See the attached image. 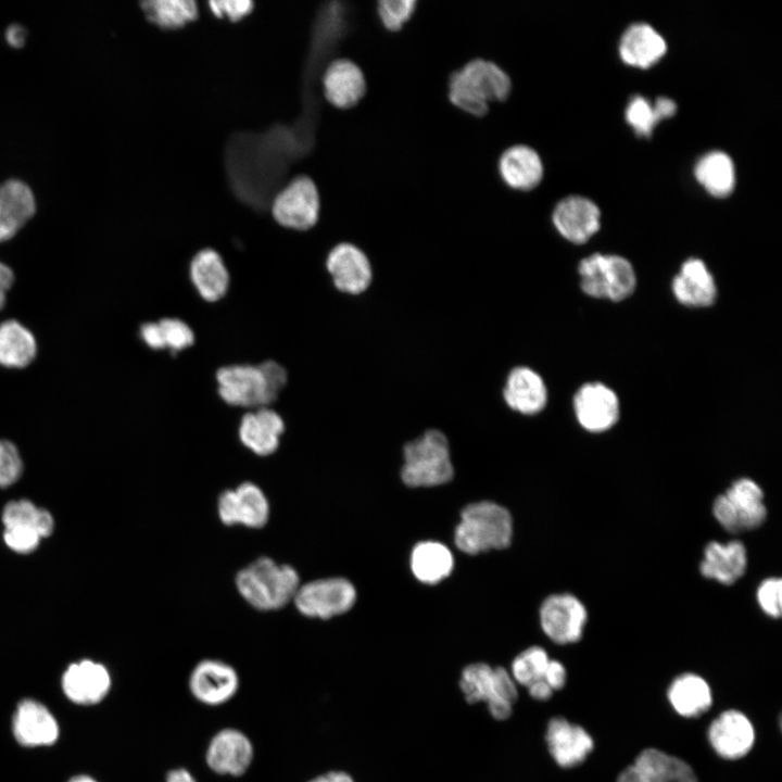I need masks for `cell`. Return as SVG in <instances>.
Instances as JSON below:
<instances>
[{"label": "cell", "instance_id": "6da1fadb", "mask_svg": "<svg viewBox=\"0 0 782 782\" xmlns=\"http://www.w3.org/2000/svg\"><path fill=\"white\" fill-rule=\"evenodd\" d=\"M510 89L509 76L499 65L474 59L450 75L447 98L457 110L481 117L490 103L506 100Z\"/></svg>", "mask_w": 782, "mask_h": 782}, {"label": "cell", "instance_id": "7a4b0ae2", "mask_svg": "<svg viewBox=\"0 0 782 782\" xmlns=\"http://www.w3.org/2000/svg\"><path fill=\"white\" fill-rule=\"evenodd\" d=\"M300 584V575L294 567L268 556L257 557L235 577L238 593L261 611L278 610L293 602Z\"/></svg>", "mask_w": 782, "mask_h": 782}, {"label": "cell", "instance_id": "3957f363", "mask_svg": "<svg viewBox=\"0 0 782 782\" xmlns=\"http://www.w3.org/2000/svg\"><path fill=\"white\" fill-rule=\"evenodd\" d=\"M401 477L408 487H434L453 478L452 445L438 428H428L402 445Z\"/></svg>", "mask_w": 782, "mask_h": 782}, {"label": "cell", "instance_id": "277c9868", "mask_svg": "<svg viewBox=\"0 0 782 782\" xmlns=\"http://www.w3.org/2000/svg\"><path fill=\"white\" fill-rule=\"evenodd\" d=\"M513 537V520L503 506L482 501L467 505L454 531L458 550L475 555L509 545Z\"/></svg>", "mask_w": 782, "mask_h": 782}, {"label": "cell", "instance_id": "5b68a950", "mask_svg": "<svg viewBox=\"0 0 782 782\" xmlns=\"http://www.w3.org/2000/svg\"><path fill=\"white\" fill-rule=\"evenodd\" d=\"M577 272L580 289L592 298L619 302L636 287L632 264L617 254L593 253L580 260Z\"/></svg>", "mask_w": 782, "mask_h": 782}, {"label": "cell", "instance_id": "8992f818", "mask_svg": "<svg viewBox=\"0 0 782 782\" xmlns=\"http://www.w3.org/2000/svg\"><path fill=\"white\" fill-rule=\"evenodd\" d=\"M712 515L731 533L756 529L767 517L765 493L753 479L740 478L715 499Z\"/></svg>", "mask_w": 782, "mask_h": 782}, {"label": "cell", "instance_id": "52a82bcc", "mask_svg": "<svg viewBox=\"0 0 782 782\" xmlns=\"http://www.w3.org/2000/svg\"><path fill=\"white\" fill-rule=\"evenodd\" d=\"M356 601V590L342 577L320 578L301 583L293 604L307 618L330 619L350 610Z\"/></svg>", "mask_w": 782, "mask_h": 782}, {"label": "cell", "instance_id": "ba28073f", "mask_svg": "<svg viewBox=\"0 0 782 782\" xmlns=\"http://www.w3.org/2000/svg\"><path fill=\"white\" fill-rule=\"evenodd\" d=\"M320 201L315 184L306 176L292 178L273 199L270 215L282 228L307 231L318 222Z\"/></svg>", "mask_w": 782, "mask_h": 782}, {"label": "cell", "instance_id": "9c48e42d", "mask_svg": "<svg viewBox=\"0 0 782 782\" xmlns=\"http://www.w3.org/2000/svg\"><path fill=\"white\" fill-rule=\"evenodd\" d=\"M217 393L229 406L252 408L269 406L277 401L258 365L231 364L215 373Z\"/></svg>", "mask_w": 782, "mask_h": 782}, {"label": "cell", "instance_id": "30bf717a", "mask_svg": "<svg viewBox=\"0 0 782 782\" xmlns=\"http://www.w3.org/2000/svg\"><path fill=\"white\" fill-rule=\"evenodd\" d=\"M324 269L332 289L351 298L366 293L374 279L368 255L351 242L335 244L325 256Z\"/></svg>", "mask_w": 782, "mask_h": 782}, {"label": "cell", "instance_id": "8fae6325", "mask_svg": "<svg viewBox=\"0 0 782 782\" xmlns=\"http://www.w3.org/2000/svg\"><path fill=\"white\" fill-rule=\"evenodd\" d=\"M501 398L512 413L533 418L547 408L551 394L546 380L537 369L528 365H517L507 371Z\"/></svg>", "mask_w": 782, "mask_h": 782}, {"label": "cell", "instance_id": "7c38bea8", "mask_svg": "<svg viewBox=\"0 0 782 782\" xmlns=\"http://www.w3.org/2000/svg\"><path fill=\"white\" fill-rule=\"evenodd\" d=\"M588 620L583 603L569 593L552 594L540 607V625L554 643L566 645L581 640Z\"/></svg>", "mask_w": 782, "mask_h": 782}, {"label": "cell", "instance_id": "4fadbf2b", "mask_svg": "<svg viewBox=\"0 0 782 782\" xmlns=\"http://www.w3.org/2000/svg\"><path fill=\"white\" fill-rule=\"evenodd\" d=\"M269 514L266 494L251 481L226 489L217 497V515L225 526L260 529L268 522Z\"/></svg>", "mask_w": 782, "mask_h": 782}, {"label": "cell", "instance_id": "5bb4252c", "mask_svg": "<svg viewBox=\"0 0 782 782\" xmlns=\"http://www.w3.org/2000/svg\"><path fill=\"white\" fill-rule=\"evenodd\" d=\"M572 408L578 424L592 433L609 430L620 415L619 399L615 391L597 381L586 382L577 389L572 396Z\"/></svg>", "mask_w": 782, "mask_h": 782}, {"label": "cell", "instance_id": "9a60e30c", "mask_svg": "<svg viewBox=\"0 0 782 782\" xmlns=\"http://www.w3.org/2000/svg\"><path fill=\"white\" fill-rule=\"evenodd\" d=\"M707 740L719 757L737 760L752 751L756 733L752 721L744 712L727 709L710 722Z\"/></svg>", "mask_w": 782, "mask_h": 782}, {"label": "cell", "instance_id": "2e32d148", "mask_svg": "<svg viewBox=\"0 0 782 782\" xmlns=\"http://www.w3.org/2000/svg\"><path fill=\"white\" fill-rule=\"evenodd\" d=\"M544 739L551 757L564 769L583 764L594 748L591 734L562 716L548 720Z\"/></svg>", "mask_w": 782, "mask_h": 782}, {"label": "cell", "instance_id": "e0dca14e", "mask_svg": "<svg viewBox=\"0 0 782 782\" xmlns=\"http://www.w3.org/2000/svg\"><path fill=\"white\" fill-rule=\"evenodd\" d=\"M239 689L236 669L219 659H203L192 669L189 690L192 696L207 706H219L229 702Z\"/></svg>", "mask_w": 782, "mask_h": 782}, {"label": "cell", "instance_id": "ac0fdd59", "mask_svg": "<svg viewBox=\"0 0 782 782\" xmlns=\"http://www.w3.org/2000/svg\"><path fill=\"white\" fill-rule=\"evenodd\" d=\"M551 223L562 238L582 244L600 229L601 211L592 200L572 194L555 204Z\"/></svg>", "mask_w": 782, "mask_h": 782}, {"label": "cell", "instance_id": "d6986e66", "mask_svg": "<svg viewBox=\"0 0 782 782\" xmlns=\"http://www.w3.org/2000/svg\"><path fill=\"white\" fill-rule=\"evenodd\" d=\"M254 748L250 739L240 730L225 728L210 741L205 761L207 767L220 775L241 777L250 768Z\"/></svg>", "mask_w": 782, "mask_h": 782}, {"label": "cell", "instance_id": "ffe728a7", "mask_svg": "<svg viewBox=\"0 0 782 782\" xmlns=\"http://www.w3.org/2000/svg\"><path fill=\"white\" fill-rule=\"evenodd\" d=\"M325 100L337 109L356 105L366 92V80L362 70L351 60H331L320 77Z\"/></svg>", "mask_w": 782, "mask_h": 782}, {"label": "cell", "instance_id": "44dd1931", "mask_svg": "<svg viewBox=\"0 0 782 782\" xmlns=\"http://www.w3.org/2000/svg\"><path fill=\"white\" fill-rule=\"evenodd\" d=\"M282 417L269 406L244 413L239 421L238 438L242 445L258 456L275 453L285 433Z\"/></svg>", "mask_w": 782, "mask_h": 782}, {"label": "cell", "instance_id": "7402d4cb", "mask_svg": "<svg viewBox=\"0 0 782 782\" xmlns=\"http://www.w3.org/2000/svg\"><path fill=\"white\" fill-rule=\"evenodd\" d=\"M497 173L508 188L529 192L540 186L544 178L541 155L526 144H514L504 150L497 160Z\"/></svg>", "mask_w": 782, "mask_h": 782}, {"label": "cell", "instance_id": "603a6c76", "mask_svg": "<svg viewBox=\"0 0 782 782\" xmlns=\"http://www.w3.org/2000/svg\"><path fill=\"white\" fill-rule=\"evenodd\" d=\"M189 278L200 298L216 303L225 298L230 276L220 253L212 247L198 250L189 262Z\"/></svg>", "mask_w": 782, "mask_h": 782}, {"label": "cell", "instance_id": "cb8c5ba5", "mask_svg": "<svg viewBox=\"0 0 782 782\" xmlns=\"http://www.w3.org/2000/svg\"><path fill=\"white\" fill-rule=\"evenodd\" d=\"M671 291L676 300L689 307H707L717 299L714 275L704 261L686 258L672 278Z\"/></svg>", "mask_w": 782, "mask_h": 782}, {"label": "cell", "instance_id": "d4e9b609", "mask_svg": "<svg viewBox=\"0 0 782 782\" xmlns=\"http://www.w3.org/2000/svg\"><path fill=\"white\" fill-rule=\"evenodd\" d=\"M747 568V551L739 540L721 543L709 542L699 564L703 577L721 584H733L742 578Z\"/></svg>", "mask_w": 782, "mask_h": 782}, {"label": "cell", "instance_id": "484cf974", "mask_svg": "<svg viewBox=\"0 0 782 782\" xmlns=\"http://www.w3.org/2000/svg\"><path fill=\"white\" fill-rule=\"evenodd\" d=\"M62 686L72 702L96 704L108 694L111 678L103 665L86 659L68 666L63 674Z\"/></svg>", "mask_w": 782, "mask_h": 782}, {"label": "cell", "instance_id": "4316f807", "mask_svg": "<svg viewBox=\"0 0 782 782\" xmlns=\"http://www.w3.org/2000/svg\"><path fill=\"white\" fill-rule=\"evenodd\" d=\"M13 733L24 746H41L54 743L59 727L51 712L34 699L22 701L13 718Z\"/></svg>", "mask_w": 782, "mask_h": 782}, {"label": "cell", "instance_id": "83f0119b", "mask_svg": "<svg viewBox=\"0 0 782 782\" xmlns=\"http://www.w3.org/2000/svg\"><path fill=\"white\" fill-rule=\"evenodd\" d=\"M667 698L672 709L683 718H697L712 705L710 685L693 672L676 677L668 686Z\"/></svg>", "mask_w": 782, "mask_h": 782}, {"label": "cell", "instance_id": "f1b7e54d", "mask_svg": "<svg viewBox=\"0 0 782 782\" xmlns=\"http://www.w3.org/2000/svg\"><path fill=\"white\" fill-rule=\"evenodd\" d=\"M663 36L649 24L640 22L630 25L619 42L621 59L633 66L648 67L666 52Z\"/></svg>", "mask_w": 782, "mask_h": 782}, {"label": "cell", "instance_id": "f546056e", "mask_svg": "<svg viewBox=\"0 0 782 782\" xmlns=\"http://www.w3.org/2000/svg\"><path fill=\"white\" fill-rule=\"evenodd\" d=\"M453 567L452 552L440 542L422 541L416 544L412 551L411 568L420 582L438 583L450 576Z\"/></svg>", "mask_w": 782, "mask_h": 782}, {"label": "cell", "instance_id": "4dcf8cb0", "mask_svg": "<svg viewBox=\"0 0 782 782\" xmlns=\"http://www.w3.org/2000/svg\"><path fill=\"white\" fill-rule=\"evenodd\" d=\"M37 342L34 335L17 320L0 324V365L24 368L35 358Z\"/></svg>", "mask_w": 782, "mask_h": 782}, {"label": "cell", "instance_id": "1f68e13d", "mask_svg": "<svg viewBox=\"0 0 782 782\" xmlns=\"http://www.w3.org/2000/svg\"><path fill=\"white\" fill-rule=\"evenodd\" d=\"M694 174L697 181L715 197L728 195L735 184L732 159L719 150L705 153L697 161Z\"/></svg>", "mask_w": 782, "mask_h": 782}, {"label": "cell", "instance_id": "d6a6232c", "mask_svg": "<svg viewBox=\"0 0 782 782\" xmlns=\"http://www.w3.org/2000/svg\"><path fill=\"white\" fill-rule=\"evenodd\" d=\"M139 8L146 21L163 30L179 29L199 14L198 0H144Z\"/></svg>", "mask_w": 782, "mask_h": 782}, {"label": "cell", "instance_id": "836d02e7", "mask_svg": "<svg viewBox=\"0 0 782 782\" xmlns=\"http://www.w3.org/2000/svg\"><path fill=\"white\" fill-rule=\"evenodd\" d=\"M2 522L4 527L33 530L41 538L49 537L54 527L52 515L28 500L9 502L2 512Z\"/></svg>", "mask_w": 782, "mask_h": 782}, {"label": "cell", "instance_id": "e575fe53", "mask_svg": "<svg viewBox=\"0 0 782 782\" xmlns=\"http://www.w3.org/2000/svg\"><path fill=\"white\" fill-rule=\"evenodd\" d=\"M518 698V685L509 671L504 667H494V679L491 693L485 702L491 717L503 721L508 719Z\"/></svg>", "mask_w": 782, "mask_h": 782}, {"label": "cell", "instance_id": "d590c367", "mask_svg": "<svg viewBox=\"0 0 782 782\" xmlns=\"http://www.w3.org/2000/svg\"><path fill=\"white\" fill-rule=\"evenodd\" d=\"M494 667L477 661L467 665L461 672L459 689L468 704L485 703L492 690Z\"/></svg>", "mask_w": 782, "mask_h": 782}, {"label": "cell", "instance_id": "8d00e7d4", "mask_svg": "<svg viewBox=\"0 0 782 782\" xmlns=\"http://www.w3.org/2000/svg\"><path fill=\"white\" fill-rule=\"evenodd\" d=\"M550 659L543 647L530 646L513 659L508 671L517 685L527 688L534 681L543 679Z\"/></svg>", "mask_w": 782, "mask_h": 782}, {"label": "cell", "instance_id": "74e56055", "mask_svg": "<svg viewBox=\"0 0 782 782\" xmlns=\"http://www.w3.org/2000/svg\"><path fill=\"white\" fill-rule=\"evenodd\" d=\"M0 201L25 225L36 213V199L30 187L16 178L0 185Z\"/></svg>", "mask_w": 782, "mask_h": 782}, {"label": "cell", "instance_id": "f35d334b", "mask_svg": "<svg viewBox=\"0 0 782 782\" xmlns=\"http://www.w3.org/2000/svg\"><path fill=\"white\" fill-rule=\"evenodd\" d=\"M416 4L417 0H376V13L382 27L395 33L412 18Z\"/></svg>", "mask_w": 782, "mask_h": 782}, {"label": "cell", "instance_id": "ab89813d", "mask_svg": "<svg viewBox=\"0 0 782 782\" xmlns=\"http://www.w3.org/2000/svg\"><path fill=\"white\" fill-rule=\"evenodd\" d=\"M163 337L165 350L174 355L177 352L191 348L195 337L191 327L177 317H163L157 320Z\"/></svg>", "mask_w": 782, "mask_h": 782}, {"label": "cell", "instance_id": "60d3db41", "mask_svg": "<svg viewBox=\"0 0 782 782\" xmlns=\"http://www.w3.org/2000/svg\"><path fill=\"white\" fill-rule=\"evenodd\" d=\"M626 119L639 135L649 136L660 117L654 104L645 97L635 94L627 105Z\"/></svg>", "mask_w": 782, "mask_h": 782}, {"label": "cell", "instance_id": "b9f144b4", "mask_svg": "<svg viewBox=\"0 0 782 782\" xmlns=\"http://www.w3.org/2000/svg\"><path fill=\"white\" fill-rule=\"evenodd\" d=\"M756 600L760 609L771 618H779L782 613V581L777 577L766 578L756 591Z\"/></svg>", "mask_w": 782, "mask_h": 782}, {"label": "cell", "instance_id": "7bdbcfd3", "mask_svg": "<svg viewBox=\"0 0 782 782\" xmlns=\"http://www.w3.org/2000/svg\"><path fill=\"white\" fill-rule=\"evenodd\" d=\"M23 471L17 447L10 441L0 440V488L16 482Z\"/></svg>", "mask_w": 782, "mask_h": 782}, {"label": "cell", "instance_id": "ee69618b", "mask_svg": "<svg viewBox=\"0 0 782 782\" xmlns=\"http://www.w3.org/2000/svg\"><path fill=\"white\" fill-rule=\"evenodd\" d=\"M206 3L214 16L231 23L244 18L254 7V0H207Z\"/></svg>", "mask_w": 782, "mask_h": 782}, {"label": "cell", "instance_id": "f6af8a7d", "mask_svg": "<svg viewBox=\"0 0 782 782\" xmlns=\"http://www.w3.org/2000/svg\"><path fill=\"white\" fill-rule=\"evenodd\" d=\"M617 782H668L667 778L649 762L635 758L617 777Z\"/></svg>", "mask_w": 782, "mask_h": 782}, {"label": "cell", "instance_id": "bcb514c9", "mask_svg": "<svg viewBox=\"0 0 782 782\" xmlns=\"http://www.w3.org/2000/svg\"><path fill=\"white\" fill-rule=\"evenodd\" d=\"M42 538L35 531L21 527H4L3 540L16 553L27 554L37 548Z\"/></svg>", "mask_w": 782, "mask_h": 782}, {"label": "cell", "instance_id": "7dc6e473", "mask_svg": "<svg viewBox=\"0 0 782 782\" xmlns=\"http://www.w3.org/2000/svg\"><path fill=\"white\" fill-rule=\"evenodd\" d=\"M263 373L272 394L278 400L288 383L287 369L274 360H265L257 364Z\"/></svg>", "mask_w": 782, "mask_h": 782}, {"label": "cell", "instance_id": "c3c4849f", "mask_svg": "<svg viewBox=\"0 0 782 782\" xmlns=\"http://www.w3.org/2000/svg\"><path fill=\"white\" fill-rule=\"evenodd\" d=\"M24 225L0 201V243L13 238Z\"/></svg>", "mask_w": 782, "mask_h": 782}, {"label": "cell", "instance_id": "681fc988", "mask_svg": "<svg viewBox=\"0 0 782 782\" xmlns=\"http://www.w3.org/2000/svg\"><path fill=\"white\" fill-rule=\"evenodd\" d=\"M543 680L554 692L562 690L567 680V670L565 666L559 660L551 658L545 669Z\"/></svg>", "mask_w": 782, "mask_h": 782}, {"label": "cell", "instance_id": "f907efd6", "mask_svg": "<svg viewBox=\"0 0 782 782\" xmlns=\"http://www.w3.org/2000/svg\"><path fill=\"white\" fill-rule=\"evenodd\" d=\"M139 336L143 343L151 350H165L163 337L157 321L143 323L140 326Z\"/></svg>", "mask_w": 782, "mask_h": 782}, {"label": "cell", "instance_id": "816d5d0a", "mask_svg": "<svg viewBox=\"0 0 782 782\" xmlns=\"http://www.w3.org/2000/svg\"><path fill=\"white\" fill-rule=\"evenodd\" d=\"M7 43L12 48H22L27 38L26 29L20 24H11L7 27L4 33Z\"/></svg>", "mask_w": 782, "mask_h": 782}, {"label": "cell", "instance_id": "f5cc1de1", "mask_svg": "<svg viewBox=\"0 0 782 782\" xmlns=\"http://www.w3.org/2000/svg\"><path fill=\"white\" fill-rule=\"evenodd\" d=\"M526 689H527L529 696L538 702H546L554 694V691L550 688V685L543 679L534 681L533 683L529 684Z\"/></svg>", "mask_w": 782, "mask_h": 782}, {"label": "cell", "instance_id": "db71d44e", "mask_svg": "<svg viewBox=\"0 0 782 782\" xmlns=\"http://www.w3.org/2000/svg\"><path fill=\"white\" fill-rule=\"evenodd\" d=\"M14 282L13 270L4 263L0 262V310L4 306L7 293Z\"/></svg>", "mask_w": 782, "mask_h": 782}, {"label": "cell", "instance_id": "11a10c76", "mask_svg": "<svg viewBox=\"0 0 782 782\" xmlns=\"http://www.w3.org/2000/svg\"><path fill=\"white\" fill-rule=\"evenodd\" d=\"M654 106H655L660 119L671 116L677 110L676 102L672 99L664 97V96L658 97L655 100Z\"/></svg>", "mask_w": 782, "mask_h": 782}, {"label": "cell", "instance_id": "9f6ffc18", "mask_svg": "<svg viewBox=\"0 0 782 782\" xmlns=\"http://www.w3.org/2000/svg\"><path fill=\"white\" fill-rule=\"evenodd\" d=\"M165 782H197V780L189 770L175 768L166 773Z\"/></svg>", "mask_w": 782, "mask_h": 782}, {"label": "cell", "instance_id": "6f0895ef", "mask_svg": "<svg viewBox=\"0 0 782 782\" xmlns=\"http://www.w3.org/2000/svg\"><path fill=\"white\" fill-rule=\"evenodd\" d=\"M70 782H97V781H94L93 779H91L90 777H87V775H77V777L73 778L72 780H70Z\"/></svg>", "mask_w": 782, "mask_h": 782}, {"label": "cell", "instance_id": "680465c9", "mask_svg": "<svg viewBox=\"0 0 782 782\" xmlns=\"http://www.w3.org/2000/svg\"><path fill=\"white\" fill-rule=\"evenodd\" d=\"M308 782H325V781L319 777H315V778L311 779Z\"/></svg>", "mask_w": 782, "mask_h": 782}, {"label": "cell", "instance_id": "91938a15", "mask_svg": "<svg viewBox=\"0 0 782 782\" xmlns=\"http://www.w3.org/2000/svg\"><path fill=\"white\" fill-rule=\"evenodd\" d=\"M206 80H207V78H206ZM207 84H209V80H207ZM209 88H210V85H209ZM210 91H211V89H210ZM211 94H212V92H211ZM212 99H213V96H212ZM213 102H214V100H213ZM214 105H215V103H214ZM215 109H216V106H215ZM216 112H217V110H216ZM217 115H218V113H217ZM218 119H219V116H218ZM219 124H220V121H219ZM220 128H222V125H220ZM222 135H223V129H222ZM223 141H224V137H223Z\"/></svg>", "mask_w": 782, "mask_h": 782}, {"label": "cell", "instance_id": "94428289", "mask_svg": "<svg viewBox=\"0 0 782 782\" xmlns=\"http://www.w3.org/2000/svg\"><path fill=\"white\" fill-rule=\"evenodd\" d=\"M211 92H212V91H211ZM212 96H213V94H212ZM213 99H214V98H213ZM214 103H215V101H214ZM215 106H216V104H215ZM216 110H217V108H216ZM217 113H218V111H217ZM218 116H219V114H218ZM219 121H220V118H219ZM220 125H222V122H220ZM222 129H223V126H222ZM223 136H224V131H223ZM224 142H225V138H224ZM225 149H227V148H226V144H225Z\"/></svg>", "mask_w": 782, "mask_h": 782}]
</instances>
